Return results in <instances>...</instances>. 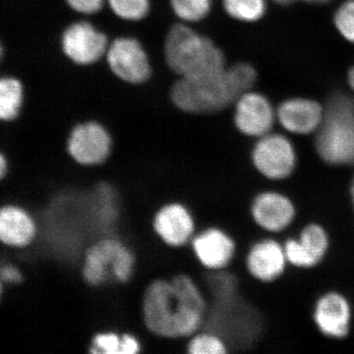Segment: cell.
<instances>
[{"instance_id":"obj_23","label":"cell","mask_w":354,"mask_h":354,"mask_svg":"<svg viewBox=\"0 0 354 354\" xmlns=\"http://www.w3.org/2000/svg\"><path fill=\"white\" fill-rule=\"evenodd\" d=\"M228 16L242 22L259 20L266 12L265 0H223Z\"/></svg>"},{"instance_id":"obj_34","label":"cell","mask_w":354,"mask_h":354,"mask_svg":"<svg viewBox=\"0 0 354 354\" xmlns=\"http://www.w3.org/2000/svg\"><path fill=\"white\" fill-rule=\"evenodd\" d=\"M348 83L354 91V66L348 72Z\"/></svg>"},{"instance_id":"obj_1","label":"cell","mask_w":354,"mask_h":354,"mask_svg":"<svg viewBox=\"0 0 354 354\" xmlns=\"http://www.w3.org/2000/svg\"><path fill=\"white\" fill-rule=\"evenodd\" d=\"M207 311L204 290L191 274L153 279L142 299V319L149 335L144 353H186L188 339L203 329Z\"/></svg>"},{"instance_id":"obj_21","label":"cell","mask_w":354,"mask_h":354,"mask_svg":"<svg viewBox=\"0 0 354 354\" xmlns=\"http://www.w3.org/2000/svg\"><path fill=\"white\" fill-rule=\"evenodd\" d=\"M297 239L317 266L327 257L330 248V237L328 230L320 223H310L304 225Z\"/></svg>"},{"instance_id":"obj_8","label":"cell","mask_w":354,"mask_h":354,"mask_svg":"<svg viewBox=\"0 0 354 354\" xmlns=\"http://www.w3.org/2000/svg\"><path fill=\"white\" fill-rule=\"evenodd\" d=\"M250 158L254 169L267 180H286L297 171L295 146L288 137L279 133L271 132L258 138Z\"/></svg>"},{"instance_id":"obj_4","label":"cell","mask_w":354,"mask_h":354,"mask_svg":"<svg viewBox=\"0 0 354 354\" xmlns=\"http://www.w3.org/2000/svg\"><path fill=\"white\" fill-rule=\"evenodd\" d=\"M164 50L167 66L178 78L204 76L227 66L220 46L186 23L172 26Z\"/></svg>"},{"instance_id":"obj_30","label":"cell","mask_w":354,"mask_h":354,"mask_svg":"<svg viewBox=\"0 0 354 354\" xmlns=\"http://www.w3.org/2000/svg\"><path fill=\"white\" fill-rule=\"evenodd\" d=\"M10 174V162L6 153L0 151V184L9 176Z\"/></svg>"},{"instance_id":"obj_6","label":"cell","mask_w":354,"mask_h":354,"mask_svg":"<svg viewBox=\"0 0 354 354\" xmlns=\"http://www.w3.org/2000/svg\"><path fill=\"white\" fill-rule=\"evenodd\" d=\"M114 138L106 125L86 120L71 128L65 140V153L74 164L83 167H101L113 155Z\"/></svg>"},{"instance_id":"obj_33","label":"cell","mask_w":354,"mask_h":354,"mask_svg":"<svg viewBox=\"0 0 354 354\" xmlns=\"http://www.w3.org/2000/svg\"><path fill=\"white\" fill-rule=\"evenodd\" d=\"M7 286L4 285L3 281H2L1 277H0V305L3 301L4 295H6Z\"/></svg>"},{"instance_id":"obj_28","label":"cell","mask_w":354,"mask_h":354,"mask_svg":"<svg viewBox=\"0 0 354 354\" xmlns=\"http://www.w3.org/2000/svg\"><path fill=\"white\" fill-rule=\"evenodd\" d=\"M0 277L6 286H18L25 281V274L22 268L10 261L0 263Z\"/></svg>"},{"instance_id":"obj_10","label":"cell","mask_w":354,"mask_h":354,"mask_svg":"<svg viewBox=\"0 0 354 354\" xmlns=\"http://www.w3.org/2000/svg\"><path fill=\"white\" fill-rule=\"evenodd\" d=\"M106 64L113 75L130 85H142L152 75L150 58L138 39L120 37L109 43Z\"/></svg>"},{"instance_id":"obj_15","label":"cell","mask_w":354,"mask_h":354,"mask_svg":"<svg viewBox=\"0 0 354 354\" xmlns=\"http://www.w3.org/2000/svg\"><path fill=\"white\" fill-rule=\"evenodd\" d=\"M288 266L283 243L272 237L254 241L244 255L247 274L262 283L278 281L285 274Z\"/></svg>"},{"instance_id":"obj_31","label":"cell","mask_w":354,"mask_h":354,"mask_svg":"<svg viewBox=\"0 0 354 354\" xmlns=\"http://www.w3.org/2000/svg\"><path fill=\"white\" fill-rule=\"evenodd\" d=\"M274 1L278 2L279 4H290L291 2L295 1H306L313 2V3H323V2L329 1V0H274Z\"/></svg>"},{"instance_id":"obj_27","label":"cell","mask_w":354,"mask_h":354,"mask_svg":"<svg viewBox=\"0 0 354 354\" xmlns=\"http://www.w3.org/2000/svg\"><path fill=\"white\" fill-rule=\"evenodd\" d=\"M335 24L342 36L354 43V0L342 3L335 14Z\"/></svg>"},{"instance_id":"obj_11","label":"cell","mask_w":354,"mask_h":354,"mask_svg":"<svg viewBox=\"0 0 354 354\" xmlns=\"http://www.w3.org/2000/svg\"><path fill=\"white\" fill-rule=\"evenodd\" d=\"M251 220L263 232L278 234L293 225L297 209L292 199L276 190H263L254 195L249 204Z\"/></svg>"},{"instance_id":"obj_32","label":"cell","mask_w":354,"mask_h":354,"mask_svg":"<svg viewBox=\"0 0 354 354\" xmlns=\"http://www.w3.org/2000/svg\"><path fill=\"white\" fill-rule=\"evenodd\" d=\"M349 198H351V206H353L354 212V174L351 178V184H349Z\"/></svg>"},{"instance_id":"obj_26","label":"cell","mask_w":354,"mask_h":354,"mask_svg":"<svg viewBox=\"0 0 354 354\" xmlns=\"http://www.w3.org/2000/svg\"><path fill=\"white\" fill-rule=\"evenodd\" d=\"M286 260L288 265L298 269H312L317 267L314 261L310 258L308 254L304 250V247L300 244L297 237H290L283 242Z\"/></svg>"},{"instance_id":"obj_17","label":"cell","mask_w":354,"mask_h":354,"mask_svg":"<svg viewBox=\"0 0 354 354\" xmlns=\"http://www.w3.org/2000/svg\"><path fill=\"white\" fill-rule=\"evenodd\" d=\"M277 113L269 100L259 93H244L235 102L234 125L244 136L260 138L271 133Z\"/></svg>"},{"instance_id":"obj_12","label":"cell","mask_w":354,"mask_h":354,"mask_svg":"<svg viewBox=\"0 0 354 354\" xmlns=\"http://www.w3.org/2000/svg\"><path fill=\"white\" fill-rule=\"evenodd\" d=\"M189 245L198 263L207 271L232 268L239 255V245L234 235L216 225L196 232Z\"/></svg>"},{"instance_id":"obj_22","label":"cell","mask_w":354,"mask_h":354,"mask_svg":"<svg viewBox=\"0 0 354 354\" xmlns=\"http://www.w3.org/2000/svg\"><path fill=\"white\" fill-rule=\"evenodd\" d=\"M230 353L227 342L216 333L208 330H198L187 342V354H225Z\"/></svg>"},{"instance_id":"obj_25","label":"cell","mask_w":354,"mask_h":354,"mask_svg":"<svg viewBox=\"0 0 354 354\" xmlns=\"http://www.w3.org/2000/svg\"><path fill=\"white\" fill-rule=\"evenodd\" d=\"M116 17L129 22L145 19L150 12V0H106Z\"/></svg>"},{"instance_id":"obj_36","label":"cell","mask_w":354,"mask_h":354,"mask_svg":"<svg viewBox=\"0 0 354 354\" xmlns=\"http://www.w3.org/2000/svg\"><path fill=\"white\" fill-rule=\"evenodd\" d=\"M2 55H3V50H2L1 44H0V60H1Z\"/></svg>"},{"instance_id":"obj_13","label":"cell","mask_w":354,"mask_h":354,"mask_svg":"<svg viewBox=\"0 0 354 354\" xmlns=\"http://www.w3.org/2000/svg\"><path fill=\"white\" fill-rule=\"evenodd\" d=\"M109 41L101 30L87 21H77L62 32V48L70 62L80 66L97 64L106 57Z\"/></svg>"},{"instance_id":"obj_29","label":"cell","mask_w":354,"mask_h":354,"mask_svg":"<svg viewBox=\"0 0 354 354\" xmlns=\"http://www.w3.org/2000/svg\"><path fill=\"white\" fill-rule=\"evenodd\" d=\"M106 0H65L67 6L79 14L93 15L100 12Z\"/></svg>"},{"instance_id":"obj_24","label":"cell","mask_w":354,"mask_h":354,"mask_svg":"<svg viewBox=\"0 0 354 354\" xmlns=\"http://www.w3.org/2000/svg\"><path fill=\"white\" fill-rule=\"evenodd\" d=\"M172 11L183 23H197L211 12L212 0H169Z\"/></svg>"},{"instance_id":"obj_16","label":"cell","mask_w":354,"mask_h":354,"mask_svg":"<svg viewBox=\"0 0 354 354\" xmlns=\"http://www.w3.org/2000/svg\"><path fill=\"white\" fill-rule=\"evenodd\" d=\"M156 235L171 248H183L197 232L196 221L183 203L171 202L158 209L153 220Z\"/></svg>"},{"instance_id":"obj_35","label":"cell","mask_w":354,"mask_h":354,"mask_svg":"<svg viewBox=\"0 0 354 354\" xmlns=\"http://www.w3.org/2000/svg\"><path fill=\"white\" fill-rule=\"evenodd\" d=\"M178 249H179V250H180V253H181V264H180V268H179V272H180L181 268H183V250H181L180 248H178ZM178 272H177V274H178ZM174 276H176V274H174ZM132 283H133V281H132ZM133 285L136 286L137 288H139V286L137 285H135L134 283H133ZM141 290H145V288H141Z\"/></svg>"},{"instance_id":"obj_9","label":"cell","mask_w":354,"mask_h":354,"mask_svg":"<svg viewBox=\"0 0 354 354\" xmlns=\"http://www.w3.org/2000/svg\"><path fill=\"white\" fill-rule=\"evenodd\" d=\"M41 223L37 213L24 204H0V245L8 250L27 251L38 245Z\"/></svg>"},{"instance_id":"obj_14","label":"cell","mask_w":354,"mask_h":354,"mask_svg":"<svg viewBox=\"0 0 354 354\" xmlns=\"http://www.w3.org/2000/svg\"><path fill=\"white\" fill-rule=\"evenodd\" d=\"M353 306L344 293L329 290L317 298L312 318L317 330L332 339H346L353 324Z\"/></svg>"},{"instance_id":"obj_5","label":"cell","mask_w":354,"mask_h":354,"mask_svg":"<svg viewBox=\"0 0 354 354\" xmlns=\"http://www.w3.org/2000/svg\"><path fill=\"white\" fill-rule=\"evenodd\" d=\"M315 135L316 152L325 164L354 165V97L344 93L332 95Z\"/></svg>"},{"instance_id":"obj_7","label":"cell","mask_w":354,"mask_h":354,"mask_svg":"<svg viewBox=\"0 0 354 354\" xmlns=\"http://www.w3.org/2000/svg\"><path fill=\"white\" fill-rule=\"evenodd\" d=\"M127 245L121 237L111 234L88 244L80 264L84 283L93 290L121 288L114 281V272Z\"/></svg>"},{"instance_id":"obj_3","label":"cell","mask_w":354,"mask_h":354,"mask_svg":"<svg viewBox=\"0 0 354 354\" xmlns=\"http://www.w3.org/2000/svg\"><path fill=\"white\" fill-rule=\"evenodd\" d=\"M256 80L257 73L252 65L241 62L207 75L177 78L169 97L183 113L209 115L235 104L241 95L251 91Z\"/></svg>"},{"instance_id":"obj_20","label":"cell","mask_w":354,"mask_h":354,"mask_svg":"<svg viewBox=\"0 0 354 354\" xmlns=\"http://www.w3.org/2000/svg\"><path fill=\"white\" fill-rule=\"evenodd\" d=\"M24 102V88L17 78H0V121L10 122L18 118Z\"/></svg>"},{"instance_id":"obj_19","label":"cell","mask_w":354,"mask_h":354,"mask_svg":"<svg viewBox=\"0 0 354 354\" xmlns=\"http://www.w3.org/2000/svg\"><path fill=\"white\" fill-rule=\"evenodd\" d=\"M143 342L133 333L104 330L95 333L91 339L88 354L143 353Z\"/></svg>"},{"instance_id":"obj_2","label":"cell","mask_w":354,"mask_h":354,"mask_svg":"<svg viewBox=\"0 0 354 354\" xmlns=\"http://www.w3.org/2000/svg\"><path fill=\"white\" fill-rule=\"evenodd\" d=\"M208 311L203 329L223 337L230 351H244L259 339L263 319L259 310L242 295L241 279L232 268L204 270L199 278Z\"/></svg>"},{"instance_id":"obj_18","label":"cell","mask_w":354,"mask_h":354,"mask_svg":"<svg viewBox=\"0 0 354 354\" xmlns=\"http://www.w3.org/2000/svg\"><path fill=\"white\" fill-rule=\"evenodd\" d=\"M324 118V108L312 100L290 99L281 102L277 118L286 131L297 135L316 133Z\"/></svg>"}]
</instances>
